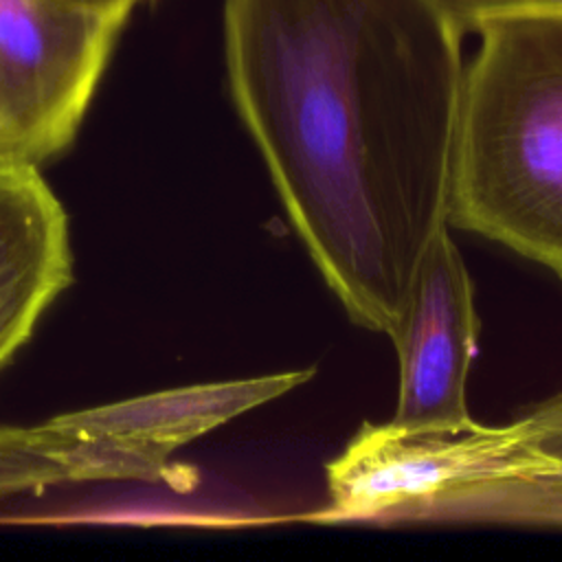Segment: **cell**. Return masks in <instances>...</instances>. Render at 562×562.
<instances>
[{
	"label": "cell",
	"mask_w": 562,
	"mask_h": 562,
	"mask_svg": "<svg viewBox=\"0 0 562 562\" xmlns=\"http://www.w3.org/2000/svg\"><path fill=\"white\" fill-rule=\"evenodd\" d=\"M77 481H103V472L70 413L29 428L0 426V496Z\"/></svg>",
	"instance_id": "cell-9"
},
{
	"label": "cell",
	"mask_w": 562,
	"mask_h": 562,
	"mask_svg": "<svg viewBox=\"0 0 562 562\" xmlns=\"http://www.w3.org/2000/svg\"><path fill=\"white\" fill-rule=\"evenodd\" d=\"M461 33H479L487 22L520 15L562 18V0H437Z\"/></svg>",
	"instance_id": "cell-10"
},
{
	"label": "cell",
	"mask_w": 562,
	"mask_h": 562,
	"mask_svg": "<svg viewBox=\"0 0 562 562\" xmlns=\"http://www.w3.org/2000/svg\"><path fill=\"white\" fill-rule=\"evenodd\" d=\"M127 18L66 0H0V127L9 158L40 167L70 147Z\"/></svg>",
	"instance_id": "cell-3"
},
{
	"label": "cell",
	"mask_w": 562,
	"mask_h": 562,
	"mask_svg": "<svg viewBox=\"0 0 562 562\" xmlns=\"http://www.w3.org/2000/svg\"><path fill=\"white\" fill-rule=\"evenodd\" d=\"M553 465V459L533 448L522 415L505 426L476 424L461 432L364 422L345 450L325 465L329 503L301 518L329 525H391L443 490L540 474Z\"/></svg>",
	"instance_id": "cell-4"
},
{
	"label": "cell",
	"mask_w": 562,
	"mask_h": 562,
	"mask_svg": "<svg viewBox=\"0 0 562 562\" xmlns=\"http://www.w3.org/2000/svg\"><path fill=\"white\" fill-rule=\"evenodd\" d=\"M465 66L448 224L562 281V18L487 22Z\"/></svg>",
	"instance_id": "cell-2"
},
{
	"label": "cell",
	"mask_w": 562,
	"mask_h": 562,
	"mask_svg": "<svg viewBox=\"0 0 562 562\" xmlns=\"http://www.w3.org/2000/svg\"><path fill=\"white\" fill-rule=\"evenodd\" d=\"M0 158H9V156H7V145H4V136H2V127H0Z\"/></svg>",
	"instance_id": "cell-12"
},
{
	"label": "cell",
	"mask_w": 562,
	"mask_h": 562,
	"mask_svg": "<svg viewBox=\"0 0 562 562\" xmlns=\"http://www.w3.org/2000/svg\"><path fill=\"white\" fill-rule=\"evenodd\" d=\"M481 323L474 288L448 226L432 239L411 299L386 334L400 360L393 424L413 430L474 428L465 402Z\"/></svg>",
	"instance_id": "cell-5"
},
{
	"label": "cell",
	"mask_w": 562,
	"mask_h": 562,
	"mask_svg": "<svg viewBox=\"0 0 562 562\" xmlns=\"http://www.w3.org/2000/svg\"><path fill=\"white\" fill-rule=\"evenodd\" d=\"M70 4L92 9V11H103V13H125L130 15L134 7L143 0H66Z\"/></svg>",
	"instance_id": "cell-11"
},
{
	"label": "cell",
	"mask_w": 562,
	"mask_h": 562,
	"mask_svg": "<svg viewBox=\"0 0 562 562\" xmlns=\"http://www.w3.org/2000/svg\"><path fill=\"white\" fill-rule=\"evenodd\" d=\"M314 369L167 389L77 411L119 479L171 481L169 457L200 435L305 384Z\"/></svg>",
	"instance_id": "cell-6"
},
{
	"label": "cell",
	"mask_w": 562,
	"mask_h": 562,
	"mask_svg": "<svg viewBox=\"0 0 562 562\" xmlns=\"http://www.w3.org/2000/svg\"><path fill=\"white\" fill-rule=\"evenodd\" d=\"M233 103L347 316L389 334L448 224L465 64L437 0H224Z\"/></svg>",
	"instance_id": "cell-1"
},
{
	"label": "cell",
	"mask_w": 562,
	"mask_h": 562,
	"mask_svg": "<svg viewBox=\"0 0 562 562\" xmlns=\"http://www.w3.org/2000/svg\"><path fill=\"white\" fill-rule=\"evenodd\" d=\"M72 281L68 215L37 165L0 158V371Z\"/></svg>",
	"instance_id": "cell-7"
},
{
	"label": "cell",
	"mask_w": 562,
	"mask_h": 562,
	"mask_svg": "<svg viewBox=\"0 0 562 562\" xmlns=\"http://www.w3.org/2000/svg\"><path fill=\"white\" fill-rule=\"evenodd\" d=\"M531 443L553 459L540 474L457 485L406 509L404 522H485L562 529V393L525 415Z\"/></svg>",
	"instance_id": "cell-8"
}]
</instances>
